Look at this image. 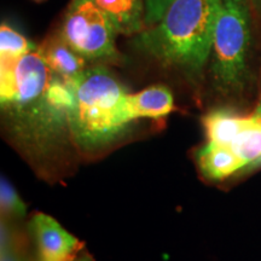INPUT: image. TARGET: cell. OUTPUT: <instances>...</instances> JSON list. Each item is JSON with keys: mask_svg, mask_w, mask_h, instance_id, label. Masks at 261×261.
<instances>
[{"mask_svg": "<svg viewBox=\"0 0 261 261\" xmlns=\"http://www.w3.org/2000/svg\"><path fill=\"white\" fill-rule=\"evenodd\" d=\"M223 0H172L158 23L138 33L140 50L188 74L203 69L213 47Z\"/></svg>", "mask_w": 261, "mask_h": 261, "instance_id": "1", "label": "cell"}, {"mask_svg": "<svg viewBox=\"0 0 261 261\" xmlns=\"http://www.w3.org/2000/svg\"><path fill=\"white\" fill-rule=\"evenodd\" d=\"M247 166L261 165V116L253 114L246 127L228 146Z\"/></svg>", "mask_w": 261, "mask_h": 261, "instance_id": "12", "label": "cell"}, {"mask_svg": "<svg viewBox=\"0 0 261 261\" xmlns=\"http://www.w3.org/2000/svg\"><path fill=\"white\" fill-rule=\"evenodd\" d=\"M145 2V24L151 27L158 23L166 10L172 3V0H144Z\"/></svg>", "mask_w": 261, "mask_h": 261, "instance_id": "15", "label": "cell"}, {"mask_svg": "<svg viewBox=\"0 0 261 261\" xmlns=\"http://www.w3.org/2000/svg\"><path fill=\"white\" fill-rule=\"evenodd\" d=\"M253 3L255 4V6H257V8L261 9V0H253Z\"/></svg>", "mask_w": 261, "mask_h": 261, "instance_id": "19", "label": "cell"}, {"mask_svg": "<svg viewBox=\"0 0 261 261\" xmlns=\"http://www.w3.org/2000/svg\"><path fill=\"white\" fill-rule=\"evenodd\" d=\"M254 114H256V115H259V116H261V100H260L259 106H257V108H256V110H255V113H254Z\"/></svg>", "mask_w": 261, "mask_h": 261, "instance_id": "18", "label": "cell"}, {"mask_svg": "<svg viewBox=\"0 0 261 261\" xmlns=\"http://www.w3.org/2000/svg\"><path fill=\"white\" fill-rule=\"evenodd\" d=\"M0 261H28L21 253L15 250V247L8 250H3L0 255Z\"/></svg>", "mask_w": 261, "mask_h": 261, "instance_id": "16", "label": "cell"}, {"mask_svg": "<svg viewBox=\"0 0 261 261\" xmlns=\"http://www.w3.org/2000/svg\"><path fill=\"white\" fill-rule=\"evenodd\" d=\"M38 51L47 67L64 80L74 79L86 69V60L76 54L60 34L48 38Z\"/></svg>", "mask_w": 261, "mask_h": 261, "instance_id": "8", "label": "cell"}, {"mask_svg": "<svg viewBox=\"0 0 261 261\" xmlns=\"http://www.w3.org/2000/svg\"><path fill=\"white\" fill-rule=\"evenodd\" d=\"M73 261H94V260H93V257L91 256L89 253H86V252L83 253V252H81L79 255L75 257Z\"/></svg>", "mask_w": 261, "mask_h": 261, "instance_id": "17", "label": "cell"}, {"mask_svg": "<svg viewBox=\"0 0 261 261\" xmlns=\"http://www.w3.org/2000/svg\"><path fill=\"white\" fill-rule=\"evenodd\" d=\"M34 2H44V0H34Z\"/></svg>", "mask_w": 261, "mask_h": 261, "instance_id": "20", "label": "cell"}, {"mask_svg": "<svg viewBox=\"0 0 261 261\" xmlns=\"http://www.w3.org/2000/svg\"><path fill=\"white\" fill-rule=\"evenodd\" d=\"M126 113L128 121L137 119H159L174 109L173 94L167 87L151 86L137 93H128L126 97Z\"/></svg>", "mask_w": 261, "mask_h": 261, "instance_id": "7", "label": "cell"}, {"mask_svg": "<svg viewBox=\"0 0 261 261\" xmlns=\"http://www.w3.org/2000/svg\"><path fill=\"white\" fill-rule=\"evenodd\" d=\"M52 75L54 71L47 67L39 51L17 58H0L3 107L23 108L40 100Z\"/></svg>", "mask_w": 261, "mask_h": 261, "instance_id": "5", "label": "cell"}, {"mask_svg": "<svg viewBox=\"0 0 261 261\" xmlns=\"http://www.w3.org/2000/svg\"><path fill=\"white\" fill-rule=\"evenodd\" d=\"M197 162L202 174L212 180H221L247 167V163L230 148L212 142L198 150Z\"/></svg>", "mask_w": 261, "mask_h": 261, "instance_id": "10", "label": "cell"}, {"mask_svg": "<svg viewBox=\"0 0 261 261\" xmlns=\"http://www.w3.org/2000/svg\"><path fill=\"white\" fill-rule=\"evenodd\" d=\"M0 210L3 217L22 218L25 215V204L8 179L0 181Z\"/></svg>", "mask_w": 261, "mask_h": 261, "instance_id": "14", "label": "cell"}, {"mask_svg": "<svg viewBox=\"0 0 261 261\" xmlns=\"http://www.w3.org/2000/svg\"><path fill=\"white\" fill-rule=\"evenodd\" d=\"M249 120V116H241L227 109H219L208 113L202 123L205 129L208 142L219 145L230 146L238 133L242 130Z\"/></svg>", "mask_w": 261, "mask_h": 261, "instance_id": "11", "label": "cell"}, {"mask_svg": "<svg viewBox=\"0 0 261 261\" xmlns=\"http://www.w3.org/2000/svg\"><path fill=\"white\" fill-rule=\"evenodd\" d=\"M31 231L38 250V261H73L84 244L56 219L45 213L33 215Z\"/></svg>", "mask_w": 261, "mask_h": 261, "instance_id": "6", "label": "cell"}, {"mask_svg": "<svg viewBox=\"0 0 261 261\" xmlns=\"http://www.w3.org/2000/svg\"><path fill=\"white\" fill-rule=\"evenodd\" d=\"M65 81L74 93L67 121L80 146L100 148L113 142L130 123L125 106L128 93L106 68H89Z\"/></svg>", "mask_w": 261, "mask_h": 261, "instance_id": "2", "label": "cell"}, {"mask_svg": "<svg viewBox=\"0 0 261 261\" xmlns=\"http://www.w3.org/2000/svg\"><path fill=\"white\" fill-rule=\"evenodd\" d=\"M117 31L93 0H71L60 32L61 38L89 61H115Z\"/></svg>", "mask_w": 261, "mask_h": 261, "instance_id": "4", "label": "cell"}, {"mask_svg": "<svg viewBox=\"0 0 261 261\" xmlns=\"http://www.w3.org/2000/svg\"><path fill=\"white\" fill-rule=\"evenodd\" d=\"M37 45L29 41L8 24L0 27V58H17L38 51Z\"/></svg>", "mask_w": 261, "mask_h": 261, "instance_id": "13", "label": "cell"}, {"mask_svg": "<svg viewBox=\"0 0 261 261\" xmlns=\"http://www.w3.org/2000/svg\"><path fill=\"white\" fill-rule=\"evenodd\" d=\"M249 45L250 14L247 0H223L212 47V71L221 89L236 90L243 85Z\"/></svg>", "mask_w": 261, "mask_h": 261, "instance_id": "3", "label": "cell"}, {"mask_svg": "<svg viewBox=\"0 0 261 261\" xmlns=\"http://www.w3.org/2000/svg\"><path fill=\"white\" fill-rule=\"evenodd\" d=\"M112 19L117 33L138 34L146 27L144 0H93Z\"/></svg>", "mask_w": 261, "mask_h": 261, "instance_id": "9", "label": "cell"}]
</instances>
